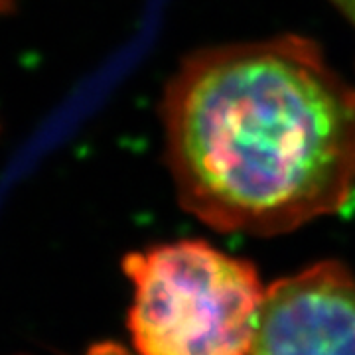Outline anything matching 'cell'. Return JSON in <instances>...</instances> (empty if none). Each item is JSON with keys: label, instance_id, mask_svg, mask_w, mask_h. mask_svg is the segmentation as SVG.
<instances>
[{"label": "cell", "instance_id": "3", "mask_svg": "<svg viewBox=\"0 0 355 355\" xmlns=\"http://www.w3.org/2000/svg\"><path fill=\"white\" fill-rule=\"evenodd\" d=\"M251 355H355V277L324 261L277 280L265 296Z\"/></svg>", "mask_w": 355, "mask_h": 355}, {"label": "cell", "instance_id": "5", "mask_svg": "<svg viewBox=\"0 0 355 355\" xmlns=\"http://www.w3.org/2000/svg\"><path fill=\"white\" fill-rule=\"evenodd\" d=\"M331 4L347 18V22L355 28V0H331Z\"/></svg>", "mask_w": 355, "mask_h": 355}, {"label": "cell", "instance_id": "2", "mask_svg": "<svg viewBox=\"0 0 355 355\" xmlns=\"http://www.w3.org/2000/svg\"><path fill=\"white\" fill-rule=\"evenodd\" d=\"M137 355H251L266 291L254 266L205 241L128 254Z\"/></svg>", "mask_w": 355, "mask_h": 355}, {"label": "cell", "instance_id": "1", "mask_svg": "<svg viewBox=\"0 0 355 355\" xmlns=\"http://www.w3.org/2000/svg\"><path fill=\"white\" fill-rule=\"evenodd\" d=\"M180 205L225 233L277 235L355 191V85L284 34L188 55L160 105Z\"/></svg>", "mask_w": 355, "mask_h": 355}, {"label": "cell", "instance_id": "6", "mask_svg": "<svg viewBox=\"0 0 355 355\" xmlns=\"http://www.w3.org/2000/svg\"><path fill=\"white\" fill-rule=\"evenodd\" d=\"M8 6H10V0H0V12H2V10H6Z\"/></svg>", "mask_w": 355, "mask_h": 355}, {"label": "cell", "instance_id": "4", "mask_svg": "<svg viewBox=\"0 0 355 355\" xmlns=\"http://www.w3.org/2000/svg\"><path fill=\"white\" fill-rule=\"evenodd\" d=\"M85 355H130V354H128L123 345H119V343L101 342V343H95L93 347H89V352Z\"/></svg>", "mask_w": 355, "mask_h": 355}]
</instances>
